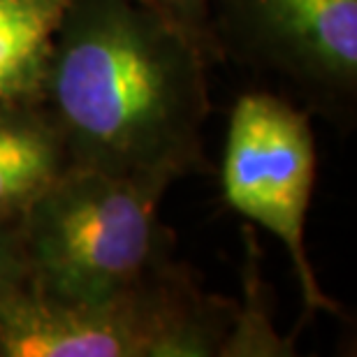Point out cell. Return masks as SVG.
<instances>
[{
    "label": "cell",
    "instance_id": "cell-9",
    "mask_svg": "<svg viewBox=\"0 0 357 357\" xmlns=\"http://www.w3.org/2000/svg\"><path fill=\"white\" fill-rule=\"evenodd\" d=\"M28 285V271L21 253L17 223H0V309Z\"/></svg>",
    "mask_w": 357,
    "mask_h": 357
},
{
    "label": "cell",
    "instance_id": "cell-6",
    "mask_svg": "<svg viewBox=\"0 0 357 357\" xmlns=\"http://www.w3.org/2000/svg\"><path fill=\"white\" fill-rule=\"evenodd\" d=\"M68 167L66 144L42 102L0 105V223H17Z\"/></svg>",
    "mask_w": 357,
    "mask_h": 357
},
{
    "label": "cell",
    "instance_id": "cell-2",
    "mask_svg": "<svg viewBox=\"0 0 357 357\" xmlns=\"http://www.w3.org/2000/svg\"><path fill=\"white\" fill-rule=\"evenodd\" d=\"M167 188L68 167L17 220L28 288L56 302L100 304L183 269L158 216Z\"/></svg>",
    "mask_w": 357,
    "mask_h": 357
},
{
    "label": "cell",
    "instance_id": "cell-8",
    "mask_svg": "<svg viewBox=\"0 0 357 357\" xmlns=\"http://www.w3.org/2000/svg\"><path fill=\"white\" fill-rule=\"evenodd\" d=\"M135 3L172 21L176 28H181L204 49V54L211 61L218 59L220 42L211 26V12L216 7V0H135Z\"/></svg>",
    "mask_w": 357,
    "mask_h": 357
},
{
    "label": "cell",
    "instance_id": "cell-5",
    "mask_svg": "<svg viewBox=\"0 0 357 357\" xmlns=\"http://www.w3.org/2000/svg\"><path fill=\"white\" fill-rule=\"evenodd\" d=\"M216 10L248 56L288 75L313 100H353L357 0H216Z\"/></svg>",
    "mask_w": 357,
    "mask_h": 357
},
{
    "label": "cell",
    "instance_id": "cell-3",
    "mask_svg": "<svg viewBox=\"0 0 357 357\" xmlns=\"http://www.w3.org/2000/svg\"><path fill=\"white\" fill-rule=\"evenodd\" d=\"M237 311L185 267L100 304L56 302L26 285L0 309V357H223Z\"/></svg>",
    "mask_w": 357,
    "mask_h": 357
},
{
    "label": "cell",
    "instance_id": "cell-4",
    "mask_svg": "<svg viewBox=\"0 0 357 357\" xmlns=\"http://www.w3.org/2000/svg\"><path fill=\"white\" fill-rule=\"evenodd\" d=\"M313 181L316 139L309 114L271 93H244L227 126L220 167L223 195L234 211L283 241L306 309L339 313L318 285L304 244Z\"/></svg>",
    "mask_w": 357,
    "mask_h": 357
},
{
    "label": "cell",
    "instance_id": "cell-1",
    "mask_svg": "<svg viewBox=\"0 0 357 357\" xmlns=\"http://www.w3.org/2000/svg\"><path fill=\"white\" fill-rule=\"evenodd\" d=\"M209 61L135 0H70L42 86L70 165L165 188L209 172Z\"/></svg>",
    "mask_w": 357,
    "mask_h": 357
},
{
    "label": "cell",
    "instance_id": "cell-7",
    "mask_svg": "<svg viewBox=\"0 0 357 357\" xmlns=\"http://www.w3.org/2000/svg\"><path fill=\"white\" fill-rule=\"evenodd\" d=\"M70 0H0V105L42 102V86Z\"/></svg>",
    "mask_w": 357,
    "mask_h": 357
}]
</instances>
